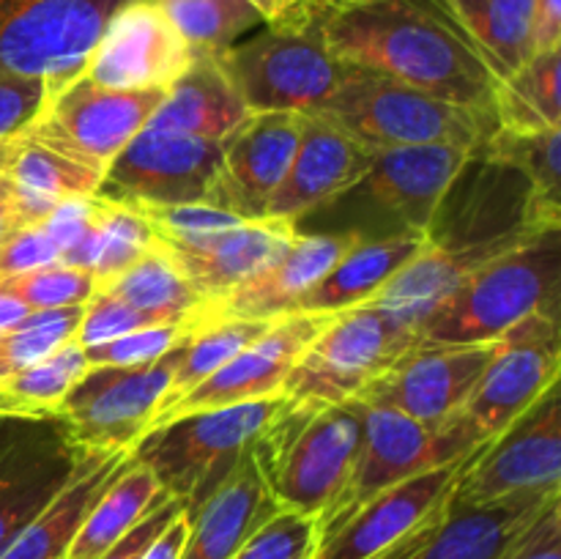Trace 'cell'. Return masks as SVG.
I'll list each match as a JSON object with an SVG mask.
<instances>
[{"mask_svg": "<svg viewBox=\"0 0 561 559\" xmlns=\"http://www.w3.org/2000/svg\"><path fill=\"white\" fill-rule=\"evenodd\" d=\"M192 334V332H190ZM184 343L140 367H88L58 406V420L82 453H131L175 376Z\"/></svg>", "mask_w": 561, "mask_h": 559, "instance_id": "cell-11", "label": "cell"}, {"mask_svg": "<svg viewBox=\"0 0 561 559\" xmlns=\"http://www.w3.org/2000/svg\"><path fill=\"white\" fill-rule=\"evenodd\" d=\"M214 55L250 113L310 115L343 77V64L323 44L321 20L263 25Z\"/></svg>", "mask_w": 561, "mask_h": 559, "instance_id": "cell-8", "label": "cell"}, {"mask_svg": "<svg viewBox=\"0 0 561 559\" xmlns=\"http://www.w3.org/2000/svg\"><path fill=\"white\" fill-rule=\"evenodd\" d=\"M85 305L33 310L16 327L0 332V378L47 360L60 345L71 343L80 329Z\"/></svg>", "mask_w": 561, "mask_h": 559, "instance_id": "cell-41", "label": "cell"}, {"mask_svg": "<svg viewBox=\"0 0 561 559\" xmlns=\"http://www.w3.org/2000/svg\"><path fill=\"white\" fill-rule=\"evenodd\" d=\"M561 129L537 132V135H513V132L496 129L491 140L474 153H485V157L507 162L518 168L526 179L535 186V195L548 212L561 214Z\"/></svg>", "mask_w": 561, "mask_h": 559, "instance_id": "cell-40", "label": "cell"}, {"mask_svg": "<svg viewBox=\"0 0 561 559\" xmlns=\"http://www.w3.org/2000/svg\"><path fill=\"white\" fill-rule=\"evenodd\" d=\"M316 548L318 521L279 510L233 554V559H312Z\"/></svg>", "mask_w": 561, "mask_h": 559, "instance_id": "cell-44", "label": "cell"}, {"mask_svg": "<svg viewBox=\"0 0 561 559\" xmlns=\"http://www.w3.org/2000/svg\"><path fill=\"white\" fill-rule=\"evenodd\" d=\"M294 239L296 225L288 219H244L206 244L168 250V255L201 299L214 301L277 261Z\"/></svg>", "mask_w": 561, "mask_h": 559, "instance_id": "cell-26", "label": "cell"}, {"mask_svg": "<svg viewBox=\"0 0 561 559\" xmlns=\"http://www.w3.org/2000/svg\"><path fill=\"white\" fill-rule=\"evenodd\" d=\"M60 263V252L42 225L16 228L0 247V280Z\"/></svg>", "mask_w": 561, "mask_h": 559, "instance_id": "cell-48", "label": "cell"}, {"mask_svg": "<svg viewBox=\"0 0 561 559\" xmlns=\"http://www.w3.org/2000/svg\"><path fill=\"white\" fill-rule=\"evenodd\" d=\"M192 316L186 321L137 329V332L121 334V338L107 340V343L88 345V367H140L148 365V362H157L159 356H164L168 351H173L175 345L190 338Z\"/></svg>", "mask_w": 561, "mask_h": 559, "instance_id": "cell-43", "label": "cell"}, {"mask_svg": "<svg viewBox=\"0 0 561 559\" xmlns=\"http://www.w3.org/2000/svg\"><path fill=\"white\" fill-rule=\"evenodd\" d=\"M362 3H370V0H316L318 11L323 14H332V11H343L351 9V5H362Z\"/></svg>", "mask_w": 561, "mask_h": 559, "instance_id": "cell-56", "label": "cell"}, {"mask_svg": "<svg viewBox=\"0 0 561 559\" xmlns=\"http://www.w3.org/2000/svg\"><path fill=\"white\" fill-rule=\"evenodd\" d=\"M524 491H561L559 384L477 453L453 497L485 504Z\"/></svg>", "mask_w": 561, "mask_h": 559, "instance_id": "cell-17", "label": "cell"}, {"mask_svg": "<svg viewBox=\"0 0 561 559\" xmlns=\"http://www.w3.org/2000/svg\"><path fill=\"white\" fill-rule=\"evenodd\" d=\"M49 91L42 80L0 71V140L20 135L42 115Z\"/></svg>", "mask_w": 561, "mask_h": 559, "instance_id": "cell-46", "label": "cell"}, {"mask_svg": "<svg viewBox=\"0 0 561 559\" xmlns=\"http://www.w3.org/2000/svg\"><path fill=\"white\" fill-rule=\"evenodd\" d=\"M422 250H425V236L359 239L305 296L299 312H343L367 305Z\"/></svg>", "mask_w": 561, "mask_h": 559, "instance_id": "cell-31", "label": "cell"}, {"mask_svg": "<svg viewBox=\"0 0 561 559\" xmlns=\"http://www.w3.org/2000/svg\"><path fill=\"white\" fill-rule=\"evenodd\" d=\"M310 115L370 151L449 142L474 153L499 129L493 110L444 102L398 80L343 64L337 88Z\"/></svg>", "mask_w": 561, "mask_h": 559, "instance_id": "cell-4", "label": "cell"}, {"mask_svg": "<svg viewBox=\"0 0 561 559\" xmlns=\"http://www.w3.org/2000/svg\"><path fill=\"white\" fill-rule=\"evenodd\" d=\"M129 458L131 453L93 455L80 475L14 537L0 559H66L82 521Z\"/></svg>", "mask_w": 561, "mask_h": 559, "instance_id": "cell-30", "label": "cell"}, {"mask_svg": "<svg viewBox=\"0 0 561 559\" xmlns=\"http://www.w3.org/2000/svg\"><path fill=\"white\" fill-rule=\"evenodd\" d=\"M268 327H272V321L203 318L195 312V316H192V334L186 338L184 354H181L175 376L173 381H170L168 392H164L162 403H159L157 414L162 409H168L170 403H175L179 398H184L192 387H197L203 378H208L214 370H219L225 362L233 360L244 345H250L252 340L261 338Z\"/></svg>", "mask_w": 561, "mask_h": 559, "instance_id": "cell-38", "label": "cell"}, {"mask_svg": "<svg viewBox=\"0 0 561 559\" xmlns=\"http://www.w3.org/2000/svg\"><path fill=\"white\" fill-rule=\"evenodd\" d=\"M85 370V349L77 340L60 345L47 360L0 378V417H55Z\"/></svg>", "mask_w": 561, "mask_h": 559, "instance_id": "cell-37", "label": "cell"}, {"mask_svg": "<svg viewBox=\"0 0 561 559\" xmlns=\"http://www.w3.org/2000/svg\"><path fill=\"white\" fill-rule=\"evenodd\" d=\"M561 228L474 269L431 316L416 343H491L531 312H559Z\"/></svg>", "mask_w": 561, "mask_h": 559, "instance_id": "cell-5", "label": "cell"}, {"mask_svg": "<svg viewBox=\"0 0 561 559\" xmlns=\"http://www.w3.org/2000/svg\"><path fill=\"white\" fill-rule=\"evenodd\" d=\"M162 497L164 491L153 480L151 471L129 458V464L110 482L107 491L99 497V502L93 504L88 518L82 521L66 559H99Z\"/></svg>", "mask_w": 561, "mask_h": 559, "instance_id": "cell-35", "label": "cell"}, {"mask_svg": "<svg viewBox=\"0 0 561 559\" xmlns=\"http://www.w3.org/2000/svg\"><path fill=\"white\" fill-rule=\"evenodd\" d=\"M559 312H531L502 334V349L488 365L463 411L482 438L507 431L546 389L559 384Z\"/></svg>", "mask_w": 561, "mask_h": 559, "instance_id": "cell-19", "label": "cell"}, {"mask_svg": "<svg viewBox=\"0 0 561 559\" xmlns=\"http://www.w3.org/2000/svg\"><path fill=\"white\" fill-rule=\"evenodd\" d=\"M153 244H157V236L135 206L96 195L91 230L82 236L75 250L60 258V263L91 272L99 288L135 261H140Z\"/></svg>", "mask_w": 561, "mask_h": 559, "instance_id": "cell-33", "label": "cell"}, {"mask_svg": "<svg viewBox=\"0 0 561 559\" xmlns=\"http://www.w3.org/2000/svg\"><path fill=\"white\" fill-rule=\"evenodd\" d=\"M299 113H250L222 140V162L208 190V206L241 219H263L283 184L301 137Z\"/></svg>", "mask_w": 561, "mask_h": 559, "instance_id": "cell-22", "label": "cell"}, {"mask_svg": "<svg viewBox=\"0 0 561 559\" xmlns=\"http://www.w3.org/2000/svg\"><path fill=\"white\" fill-rule=\"evenodd\" d=\"M0 288L20 296L31 310H58V307L88 305V299L96 294V277L85 269L53 263L0 280Z\"/></svg>", "mask_w": 561, "mask_h": 559, "instance_id": "cell-42", "label": "cell"}, {"mask_svg": "<svg viewBox=\"0 0 561 559\" xmlns=\"http://www.w3.org/2000/svg\"><path fill=\"white\" fill-rule=\"evenodd\" d=\"M222 162V140L142 126L107 164L96 195L126 206L206 203Z\"/></svg>", "mask_w": 561, "mask_h": 559, "instance_id": "cell-15", "label": "cell"}, {"mask_svg": "<svg viewBox=\"0 0 561 559\" xmlns=\"http://www.w3.org/2000/svg\"><path fill=\"white\" fill-rule=\"evenodd\" d=\"M96 290H104L137 310L157 312L168 321H186L203 305L201 294L186 283V277L159 241L140 261L99 285Z\"/></svg>", "mask_w": 561, "mask_h": 559, "instance_id": "cell-36", "label": "cell"}, {"mask_svg": "<svg viewBox=\"0 0 561 559\" xmlns=\"http://www.w3.org/2000/svg\"><path fill=\"white\" fill-rule=\"evenodd\" d=\"M31 312L33 310L20 299V296H14L11 290L0 288V332L16 327V323H20L22 318L31 316Z\"/></svg>", "mask_w": 561, "mask_h": 559, "instance_id": "cell-54", "label": "cell"}, {"mask_svg": "<svg viewBox=\"0 0 561 559\" xmlns=\"http://www.w3.org/2000/svg\"><path fill=\"white\" fill-rule=\"evenodd\" d=\"M469 157L471 151L449 142L376 151L367 173L334 201L373 212L365 239L425 236L444 192Z\"/></svg>", "mask_w": 561, "mask_h": 559, "instance_id": "cell-12", "label": "cell"}, {"mask_svg": "<svg viewBox=\"0 0 561 559\" xmlns=\"http://www.w3.org/2000/svg\"><path fill=\"white\" fill-rule=\"evenodd\" d=\"M329 318H332V312H288L283 318H274L272 327L261 338L244 345L233 360H228L219 370L203 378L184 398L159 411L151 427H159L173 417L283 395V384L290 367L296 365L301 351L318 338V332L327 327Z\"/></svg>", "mask_w": 561, "mask_h": 559, "instance_id": "cell-20", "label": "cell"}, {"mask_svg": "<svg viewBox=\"0 0 561 559\" xmlns=\"http://www.w3.org/2000/svg\"><path fill=\"white\" fill-rule=\"evenodd\" d=\"M0 170L9 181L16 228L42 225L60 201L96 195L102 184L99 170L44 146L27 129L0 140Z\"/></svg>", "mask_w": 561, "mask_h": 559, "instance_id": "cell-28", "label": "cell"}, {"mask_svg": "<svg viewBox=\"0 0 561 559\" xmlns=\"http://www.w3.org/2000/svg\"><path fill=\"white\" fill-rule=\"evenodd\" d=\"M250 115L214 53H195L179 80L164 88L162 104L146 126L179 135L225 140Z\"/></svg>", "mask_w": 561, "mask_h": 559, "instance_id": "cell-29", "label": "cell"}, {"mask_svg": "<svg viewBox=\"0 0 561 559\" xmlns=\"http://www.w3.org/2000/svg\"><path fill=\"white\" fill-rule=\"evenodd\" d=\"M559 69L561 47L535 53L515 75L499 80L493 91V115L499 129L513 135L561 129Z\"/></svg>", "mask_w": 561, "mask_h": 559, "instance_id": "cell-34", "label": "cell"}, {"mask_svg": "<svg viewBox=\"0 0 561 559\" xmlns=\"http://www.w3.org/2000/svg\"><path fill=\"white\" fill-rule=\"evenodd\" d=\"M162 5L195 53H222L266 25L255 0H162Z\"/></svg>", "mask_w": 561, "mask_h": 559, "instance_id": "cell-39", "label": "cell"}, {"mask_svg": "<svg viewBox=\"0 0 561 559\" xmlns=\"http://www.w3.org/2000/svg\"><path fill=\"white\" fill-rule=\"evenodd\" d=\"M488 444L474 422L460 411L438 427H427L389 406L365 403V436L343 491L318 521V540L348 521L356 510L387 488L436 466L466 458Z\"/></svg>", "mask_w": 561, "mask_h": 559, "instance_id": "cell-7", "label": "cell"}, {"mask_svg": "<svg viewBox=\"0 0 561 559\" xmlns=\"http://www.w3.org/2000/svg\"><path fill=\"white\" fill-rule=\"evenodd\" d=\"M499 559H561V493L542 504Z\"/></svg>", "mask_w": 561, "mask_h": 559, "instance_id": "cell-47", "label": "cell"}, {"mask_svg": "<svg viewBox=\"0 0 561 559\" xmlns=\"http://www.w3.org/2000/svg\"><path fill=\"white\" fill-rule=\"evenodd\" d=\"M252 447V444H250ZM279 513L255 458L247 449L228 480L190 515L179 559H233V554Z\"/></svg>", "mask_w": 561, "mask_h": 559, "instance_id": "cell-27", "label": "cell"}, {"mask_svg": "<svg viewBox=\"0 0 561 559\" xmlns=\"http://www.w3.org/2000/svg\"><path fill=\"white\" fill-rule=\"evenodd\" d=\"M285 398L247 400L211 411L173 417L151 427L131 447V460L146 466L164 493L184 504L190 518L225 480L250 444L261 436Z\"/></svg>", "mask_w": 561, "mask_h": 559, "instance_id": "cell-6", "label": "cell"}, {"mask_svg": "<svg viewBox=\"0 0 561 559\" xmlns=\"http://www.w3.org/2000/svg\"><path fill=\"white\" fill-rule=\"evenodd\" d=\"M195 49L157 0H124L93 44L82 77L118 91H151L179 80Z\"/></svg>", "mask_w": 561, "mask_h": 559, "instance_id": "cell-18", "label": "cell"}, {"mask_svg": "<svg viewBox=\"0 0 561 559\" xmlns=\"http://www.w3.org/2000/svg\"><path fill=\"white\" fill-rule=\"evenodd\" d=\"M499 80L535 55V0H444Z\"/></svg>", "mask_w": 561, "mask_h": 559, "instance_id": "cell-32", "label": "cell"}, {"mask_svg": "<svg viewBox=\"0 0 561 559\" xmlns=\"http://www.w3.org/2000/svg\"><path fill=\"white\" fill-rule=\"evenodd\" d=\"M162 323L175 321H168V318L157 316V312L137 310V307L126 305V301L115 299V296L104 294V290H96V294L88 299L75 340L82 349H88V345L107 343V340L121 338V334H129L148 327H162Z\"/></svg>", "mask_w": 561, "mask_h": 559, "instance_id": "cell-45", "label": "cell"}, {"mask_svg": "<svg viewBox=\"0 0 561 559\" xmlns=\"http://www.w3.org/2000/svg\"><path fill=\"white\" fill-rule=\"evenodd\" d=\"M93 212H96V195L66 197V201H60L58 206L49 212V217L44 219L42 228L47 230L49 239L55 241L60 258H64L66 252L75 250V247L80 244L82 236L91 230Z\"/></svg>", "mask_w": 561, "mask_h": 559, "instance_id": "cell-50", "label": "cell"}, {"mask_svg": "<svg viewBox=\"0 0 561 559\" xmlns=\"http://www.w3.org/2000/svg\"><path fill=\"white\" fill-rule=\"evenodd\" d=\"M416 340L414 329L403 327L376 305L332 312L327 327L290 367L283 398L288 403L356 400Z\"/></svg>", "mask_w": 561, "mask_h": 559, "instance_id": "cell-9", "label": "cell"}, {"mask_svg": "<svg viewBox=\"0 0 561 559\" xmlns=\"http://www.w3.org/2000/svg\"><path fill=\"white\" fill-rule=\"evenodd\" d=\"M181 513H184V504H181L179 499L170 497V493H164V497L159 499V502L153 504V507L148 510V513L142 515V518L137 521V524L131 526L121 540H115L99 559H140L142 554L148 551V546L162 535L164 526H168L173 518H179Z\"/></svg>", "mask_w": 561, "mask_h": 559, "instance_id": "cell-49", "label": "cell"}, {"mask_svg": "<svg viewBox=\"0 0 561 559\" xmlns=\"http://www.w3.org/2000/svg\"><path fill=\"white\" fill-rule=\"evenodd\" d=\"M91 458L58 417H0V554Z\"/></svg>", "mask_w": 561, "mask_h": 559, "instance_id": "cell-14", "label": "cell"}, {"mask_svg": "<svg viewBox=\"0 0 561 559\" xmlns=\"http://www.w3.org/2000/svg\"><path fill=\"white\" fill-rule=\"evenodd\" d=\"M186 532H190V521H186V515L181 513L179 518H173L168 526H164L162 535L148 546V551L142 554L140 559H179L181 548H184V540H186Z\"/></svg>", "mask_w": 561, "mask_h": 559, "instance_id": "cell-53", "label": "cell"}, {"mask_svg": "<svg viewBox=\"0 0 561 559\" xmlns=\"http://www.w3.org/2000/svg\"><path fill=\"white\" fill-rule=\"evenodd\" d=\"M561 491H524L485 504L449 497L425 524L376 559H499Z\"/></svg>", "mask_w": 561, "mask_h": 559, "instance_id": "cell-23", "label": "cell"}, {"mask_svg": "<svg viewBox=\"0 0 561 559\" xmlns=\"http://www.w3.org/2000/svg\"><path fill=\"white\" fill-rule=\"evenodd\" d=\"M559 228L561 214L537 201L535 186L518 168L471 153L444 192L425 230V244L469 277L502 252Z\"/></svg>", "mask_w": 561, "mask_h": 559, "instance_id": "cell-3", "label": "cell"}, {"mask_svg": "<svg viewBox=\"0 0 561 559\" xmlns=\"http://www.w3.org/2000/svg\"><path fill=\"white\" fill-rule=\"evenodd\" d=\"M329 53L463 107L493 110L499 77L444 0H370L321 16Z\"/></svg>", "mask_w": 561, "mask_h": 559, "instance_id": "cell-1", "label": "cell"}, {"mask_svg": "<svg viewBox=\"0 0 561 559\" xmlns=\"http://www.w3.org/2000/svg\"><path fill=\"white\" fill-rule=\"evenodd\" d=\"M485 447V444H482ZM482 447L453 464L409 477L362 504L348 521L318 540L312 559H376L420 529L449 497Z\"/></svg>", "mask_w": 561, "mask_h": 559, "instance_id": "cell-21", "label": "cell"}, {"mask_svg": "<svg viewBox=\"0 0 561 559\" xmlns=\"http://www.w3.org/2000/svg\"><path fill=\"white\" fill-rule=\"evenodd\" d=\"M373 153L376 151L359 146L337 126L316 115H305L299 146L283 184L268 201L266 217L288 219L296 225L301 217L351 190L367 173Z\"/></svg>", "mask_w": 561, "mask_h": 559, "instance_id": "cell-25", "label": "cell"}, {"mask_svg": "<svg viewBox=\"0 0 561 559\" xmlns=\"http://www.w3.org/2000/svg\"><path fill=\"white\" fill-rule=\"evenodd\" d=\"M157 3H162V0H157ZM255 3L261 5L263 16H266V25L301 27L321 20L316 0H255Z\"/></svg>", "mask_w": 561, "mask_h": 559, "instance_id": "cell-51", "label": "cell"}, {"mask_svg": "<svg viewBox=\"0 0 561 559\" xmlns=\"http://www.w3.org/2000/svg\"><path fill=\"white\" fill-rule=\"evenodd\" d=\"M365 236L354 230H296V239L283 255L263 272L241 283L230 294L203 301L197 316L241 318V321H274L288 312H299L305 296L321 283L323 274Z\"/></svg>", "mask_w": 561, "mask_h": 559, "instance_id": "cell-24", "label": "cell"}, {"mask_svg": "<svg viewBox=\"0 0 561 559\" xmlns=\"http://www.w3.org/2000/svg\"><path fill=\"white\" fill-rule=\"evenodd\" d=\"M499 349L502 338L469 345L414 343L356 400L389 406L422 425L438 427L460 414Z\"/></svg>", "mask_w": 561, "mask_h": 559, "instance_id": "cell-16", "label": "cell"}, {"mask_svg": "<svg viewBox=\"0 0 561 559\" xmlns=\"http://www.w3.org/2000/svg\"><path fill=\"white\" fill-rule=\"evenodd\" d=\"M561 47V0H535V53Z\"/></svg>", "mask_w": 561, "mask_h": 559, "instance_id": "cell-52", "label": "cell"}, {"mask_svg": "<svg viewBox=\"0 0 561 559\" xmlns=\"http://www.w3.org/2000/svg\"><path fill=\"white\" fill-rule=\"evenodd\" d=\"M365 436V403H288L250 453L279 510L321 521L343 491Z\"/></svg>", "mask_w": 561, "mask_h": 559, "instance_id": "cell-2", "label": "cell"}, {"mask_svg": "<svg viewBox=\"0 0 561 559\" xmlns=\"http://www.w3.org/2000/svg\"><path fill=\"white\" fill-rule=\"evenodd\" d=\"M124 0H0V71L31 77L49 96L82 75Z\"/></svg>", "mask_w": 561, "mask_h": 559, "instance_id": "cell-10", "label": "cell"}, {"mask_svg": "<svg viewBox=\"0 0 561 559\" xmlns=\"http://www.w3.org/2000/svg\"><path fill=\"white\" fill-rule=\"evenodd\" d=\"M16 230L14 208H11V195H9V181H5L3 170H0V247Z\"/></svg>", "mask_w": 561, "mask_h": 559, "instance_id": "cell-55", "label": "cell"}, {"mask_svg": "<svg viewBox=\"0 0 561 559\" xmlns=\"http://www.w3.org/2000/svg\"><path fill=\"white\" fill-rule=\"evenodd\" d=\"M162 96V88L118 91L80 75L47 99L42 115L27 132L44 146L104 175L121 148L151 121Z\"/></svg>", "mask_w": 561, "mask_h": 559, "instance_id": "cell-13", "label": "cell"}]
</instances>
